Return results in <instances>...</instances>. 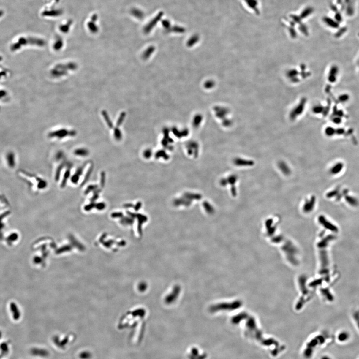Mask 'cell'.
<instances>
[{
  "label": "cell",
  "instance_id": "6da1fadb",
  "mask_svg": "<svg viewBox=\"0 0 359 359\" xmlns=\"http://www.w3.org/2000/svg\"><path fill=\"white\" fill-rule=\"evenodd\" d=\"M63 335H61V336H59L58 335H57V336H54L53 339H51V342L53 345L55 346L57 345L55 347L59 350H66L68 348L67 347L72 344L74 340L71 339L69 336H67V335L64 336Z\"/></svg>",
  "mask_w": 359,
  "mask_h": 359
},
{
  "label": "cell",
  "instance_id": "7a4b0ae2",
  "mask_svg": "<svg viewBox=\"0 0 359 359\" xmlns=\"http://www.w3.org/2000/svg\"><path fill=\"white\" fill-rule=\"evenodd\" d=\"M316 198L314 196L311 197L310 200H307L303 207V211L306 213H309L314 209L315 205Z\"/></svg>",
  "mask_w": 359,
  "mask_h": 359
},
{
  "label": "cell",
  "instance_id": "3957f363",
  "mask_svg": "<svg viewBox=\"0 0 359 359\" xmlns=\"http://www.w3.org/2000/svg\"><path fill=\"white\" fill-rule=\"evenodd\" d=\"M235 165L238 166H252L254 164V161L241 158H236L234 161Z\"/></svg>",
  "mask_w": 359,
  "mask_h": 359
},
{
  "label": "cell",
  "instance_id": "277c9868",
  "mask_svg": "<svg viewBox=\"0 0 359 359\" xmlns=\"http://www.w3.org/2000/svg\"><path fill=\"white\" fill-rule=\"evenodd\" d=\"M278 167L281 171L283 173V174L285 175H289L290 174V170L289 169L287 165L284 162L281 161L279 162L278 163Z\"/></svg>",
  "mask_w": 359,
  "mask_h": 359
},
{
  "label": "cell",
  "instance_id": "5b68a950",
  "mask_svg": "<svg viewBox=\"0 0 359 359\" xmlns=\"http://www.w3.org/2000/svg\"><path fill=\"white\" fill-rule=\"evenodd\" d=\"M78 357L79 359H91L92 355L89 351L83 350L78 353Z\"/></svg>",
  "mask_w": 359,
  "mask_h": 359
},
{
  "label": "cell",
  "instance_id": "8992f818",
  "mask_svg": "<svg viewBox=\"0 0 359 359\" xmlns=\"http://www.w3.org/2000/svg\"><path fill=\"white\" fill-rule=\"evenodd\" d=\"M342 165L341 164H338L337 165H335L333 167V168H332L331 170V173H332L333 174H336L339 172V171H340L342 169Z\"/></svg>",
  "mask_w": 359,
  "mask_h": 359
},
{
  "label": "cell",
  "instance_id": "52a82bcc",
  "mask_svg": "<svg viewBox=\"0 0 359 359\" xmlns=\"http://www.w3.org/2000/svg\"><path fill=\"white\" fill-rule=\"evenodd\" d=\"M11 308H12V309L13 311H14V316H16V318H17L18 316H19V312H18V310L17 308V306H16V305L14 303H12V304H11Z\"/></svg>",
  "mask_w": 359,
  "mask_h": 359
},
{
  "label": "cell",
  "instance_id": "ba28073f",
  "mask_svg": "<svg viewBox=\"0 0 359 359\" xmlns=\"http://www.w3.org/2000/svg\"><path fill=\"white\" fill-rule=\"evenodd\" d=\"M1 56H0V60H1Z\"/></svg>",
  "mask_w": 359,
  "mask_h": 359
}]
</instances>
